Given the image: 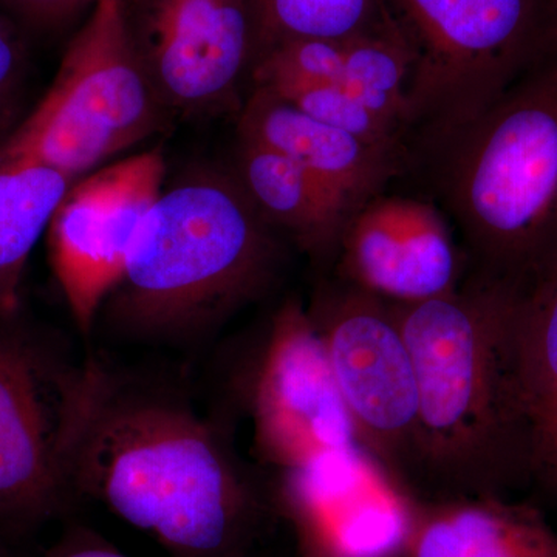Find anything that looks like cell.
I'll return each mask as SVG.
<instances>
[{
	"label": "cell",
	"instance_id": "ffe728a7",
	"mask_svg": "<svg viewBox=\"0 0 557 557\" xmlns=\"http://www.w3.org/2000/svg\"><path fill=\"white\" fill-rule=\"evenodd\" d=\"M376 0H258L255 40L263 49L287 39H344L372 21Z\"/></svg>",
	"mask_w": 557,
	"mask_h": 557
},
{
	"label": "cell",
	"instance_id": "484cf974",
	"mask_svg": "<svg viewBox=\"0 0 557 557\" xmlns=\"http://www.w3.org/2000/svg\"><path fill=\"white\" fill-rule=\"evenodd\" d=\"M293 528L298 539V557H341L310 528L302 525H293Z\"/></svg>",
	"mask_w": 557,
	"mask_h": 557
},
{
	"label": "cell",
	"instance_id": "d4e9b609",
	"mask_svg": "<svg viewBox=\"0 0 557 557\" xmlns=\"http://www.w3.org/2000/svg\"><path fill=\"white\" fill-rule=\"evenodd\" d=\"M531 467L545 472V475L557 483V421L534 448Z\"/></svg>",
	"mask_w": 557,
	"mask_h": 557
},
{
	"label": "cell",
	"instance_id": "cb8c5ba5",
	"mask_svg": "<svg viewBox=\"0 0 557 557\" xmlns=\"http://www.w3.org/2000/svg\"><path fill=\"white\" fill-rule=\"evenodd\" d=\"M46 557H129L94 531L73 530Z\"/></svg>",
	"mask_w": 557,
	"mask_h": 557
},
{
	"label": "cell",
	"instance_id": "2e32d148",
	"mask_svg": "<svg viewBox=\"0 0 557 557\" xmlns=\"http://www.w3.org/2000/svg\"><path fill=\"white\" fill-rule=\"evenodd\" d=\"M237 178L270 226L285 231L313 258L338 251L350 215L298 163L260 143L240 139Z\"/></svg>",
	"mask_w": 557,
	"mask_h": 557
},
{
	"label": "cell",
	"instance_id": "6da1fadb",
	"mask_svg": "<svg viewBox=\"0 0 557 557\" xmlns=\"http://www.w3.org/2000/svg\"><path fill=\"white\" fill-rule=\"evenodd\" d=\"M69 483L171 557H248L265 520L259 486L214 424L94 359L70 435Z\"/></svg>",
	"mask_w": 557,
	"mask_h": 557
},
{
	"label": "cell",
	"instance_id": "d6986e66",
	"mask_svg": "<svg viewBox=\"0 0 557 557\" xmlns=\"http://www.w3.org/2000/svg\"><path fill=\"white\" fill-rule=\"evenodd\" d=\"M410 67L412 53L408 44L380 9V20L370 21L362 30L346 38L341 86L381 119L405 131Z\"/></svg>",
	"mask_w": 557,
	"mask_h": 557
},
{
	"label": "cell",
	"instance_id": "7a4b0ae2",
	"mask_svg": "<svg viewBox=\"0 0 557 557\" xmlns=\"http://www.w3.org/2000/svg\"><path fill=\"white\" fill-rule=\"evenodd\" d=\"M519 285L474 273L420 302H388L408 343L420 416L416 482L437 497H500L530 465L512 370Z\"/></svg>",
	"mask_w": 557,
	"mask_h": 557
},
{
	"label": "cell",
	"instance_id": "30bf717a",
	"mask_svg": "<svg viewBox=\"0 0 557 557\" xmlns=\"http://www.w3.org/2000/svg\"><path fill=\"white\" fill-rule=\"evenodd\" d=\"M164 177L163 152L146 150L73 182L54 211L47 230L50 262L84 335L123 276L139 222Z\"/></svg>",
	"mask_w": 557,
	"mask_h": 557
},
{
	"label": "cell",
	"instance_id": "9a60e30c",
	"mask_svg": "<svg viewBox=\"0 0 557 557\" xmlns=\"http://www.w3.org/2000/svg\"><path fill=\"white\" fill-rule=\"evenodd\" d=\"M401 557H557V533L502 497H435L416 502Z\"/></svg>",
	"mask_w": 557,
	"mask_h": 557
},
{
	"label": "cell",
	"instance_id": "52a82bcc",
	"mask_svg": "<svg viewBox=\"0 0 557 557\" xmlns=\"http://www.w3.org/2000/svg\"><path fill=\"white\" fill-rule=\"evenodd\" d=\"M87 380L20 317H0V533L30 528L69 496V446Z\"/></svg>",
	"mask_w": 557,
	"mask_h": 557
},
{
	"label": "cell",
	"instance_id": "603a6c76",
	"mask_svg": "<svg viewBox=\"0 0 557 557\" xmlns=\"http://www.w3.org/2000/svg\"><path fill=\"white\" fill-rule=\"evenodd\" d=\"M98 0H0V7L33 27L50 28Z\"/></svg>",
	"mask_w": 557,
	"mask_h": 557
},
{
	"label": "cell",
	"instance_id": "4316f807",
	"mask_svg": "<svg viewBox=\"0 0 557 557\" xmlns=\"http://www.w3.org/2000/svg\"><path fill=\"white\" fill-rule=\"evenodd\" d=\"M255 2H258V0H251V9H252V3Z\"/></svg>",
	"mask_w": 557,
	"mask_h": 557
},
{
	"label": "cell",
	"instance_id": "e0dca14e",
	"mask_svg": "<svg viewBox=\"0 0 557 557\" xmlns=\"http://www.w3.org/2000/svg\"><path fill=\"white\" fill-rule=\"evenodd\" d=\"M520 293L511 329L512 370L530 465L537 443L557 421V259Z\"/></svg>",
	"mask_w": 557,
	"mask_h": 557
},
{
	"label": "cell",
	"instance_id": "3957f363",
	"mask_svg": "<svg viewBox=\"0 0 557 557\" xmlns=\"http://www.w3.org/2000/svg\"><path fill=\"white\" fill-rule=\"evenodd\" d=\"M277 263L276 237L237 175L190 172L139 222L100 313L127 338L196 339L259 298Z\"/></svg>",
	"mask_w": 557,
	"mask_h": 557
},
{
	"label": "cell",
	"instance_id": "83f0119b",
	"mask_svg": "<svg viewBox=\"0 0 557 557\" xmlns=\"http://www.w3.org/2000/svg\"><path fill=\"white\" fill-rule=\"evenodd\" d=\"M0 557H7V556H3L2 553H0Z\"/></svg>",
	"mask_w": 557,
	"mask_h": 557
},
{
	"label": "cell",
	"instance_id": "5bb4252c",
	"mask_svg": "<svg viewBox=\"0 0 557 557\" xmlns=\"http://www.w3.org/2000/svg\"><path fill=\"white\" fill-rule=\"evenodd\" d=\"M239 132L240 139L269 146L298 163L338 200L350 219L380 196L405 160V149L370 145L311 119L260 86L242 110Z\"/></svg>",
	"mask_w": 557,
	"mask_h": 557
},
{
	"label": "cell",
	"instance_id": "ba28073f",
	"mask_svg": "<svg viewBox=\"0 0 557 557\" xmlns=\"http://www.w3.org/2000/svg\"><path fill=\"white\" fill-rule=\"evenodd\" d=\"M307 309L359 443L410 487L420 394L412 355L387 300L341 281L319 288Z\"/></svg>",
	"mask_w": 557,
	"mask_h": 557
},
{
	"label": "cell",
	"instance_id": "4fadbf2b",
	"mask_svg": "<svg viewBox=\"0 0 557 557\" xmlns=\"http://www.w3.org/2000/svg\"><path fill=\"white\" fill-rule=\"evenodd\" d=\"M336 252L341 281L388 302L437 298L461 282L448 222L428 201L375 197L348 220Z\"/></svg>",
	"mask_w": 557,
	"mask_h": 557
},
{
	"label": "cell",
	"instance_id": "7c38bea8",
	"mask_svg": "<svg viewBox=\"0 0 557 557\" xmlns=\"http://www.w3.org/2000/svg\"><path fill=\"white\" fill-rule=\"evenodd\" d=\"M277 496L292 525L341 557H401L417 502L362 446L284 472Z\"/></svg>",
	"mask_w": 557,
	"mask_h": 557
},
{
	"label": "cell",
	"instance_id": "9c48e42d",
	"mask_svg": "<svg viewBox=\"0 0 557 557\" xmlns=\"http://www.w3.org/2000/svg\"><path fill=\"white\" fill-rule=\"evenodd\" d=\"M245 384L255 449L278 474L359 448L309 309L288 299L256 348Z\"/></svg>",
	"mask_w": 557,
	"mask_h": 557
},
{
	"label": "cell",
	"instance_id": "277c9868",
	"mask_svg": "<svg viewBox=\"0 0 557 557\" xmlns=\"http://www.w3.org/2000/svg\"><path fill=\"white\" fill-rule=\"evenodd\" d=\"M475 273L518 285L557 259V72L426 141Z\"/></svg>",
	"mask_w": 557,
	"mask_h": 557
},
{
	"label": "cell",
	"instance_id": "7402d4cb",
	"mask_svg": "<svg viewBox=\"0 0 557 557\" xmlns=\"http://www.w3.org/2000/svg\"><path fill=\"white\" fill-rule=\"evenodd\" d=\"M27 54L20 33L0 11V139L13 129L24 86Z\"/></svg>",
	"mask_w": 557,
	"mask_h": 557
},
{
	"label": "cell",
	"instance_id": "ac0fdd59",
	"mask_svg": "<svg viewBox=\"0 0 557 557\" xmlns=\"http://www.w3.org/2000/svg\"><path fill=\"white\" fill-rule=\"evenodd\" d=\"M72 183L50 168L0 161V317L20 310L25 265Z\"/></svg>",
	"mask_w": 557,
	"mask_h": 557
},
{
	"label": "cell",
	"instance_id": "8fae6325",
	"mask_svg": "<svg viewBox=\"0 0 557 557\" xmlns=\"http://www.w3.org/2000/svg\"><path fill=\"white\" fill-rule=\"evenodd\" d=\"M132 47L166 110L233 100L255 46L251 0H120Z\"/></svg>",
	"mask_w": 557,
	"mask_h": 557
},
{
	"label": "cell",
	"instance_id": "8992f818",
	"mask_svg": "<svg viewBox=\"0 0 557 557\" xmlns=\"http://www.w3.org/2000/svg\"><path fill=\"white\" fill-rule=\"evenodd\" d=\"M412 53L408 127L424 143L458 129L509 91L533 30V0H376Z\"/></svg>",
	"mask_w": 557,
	"mask_h": 557
},
{
	"label": "cell",
	"instance_id": "44dd1931",
	"mask_svg": "<svg viewBox=\"0 0 557 557\" xmlns=\"http://www.w3.org/2000/svg\"><path fill=\"white\" fill-rule=\"evenodd\" d=\"M260 87L273 91L311 119L346 131L370 145L405 149L401 145L403 129L366 108L341 84L282 83Z\"/></svg>",
	"mask_w": 557,
	"mask_h": 557
},
{
	"label": "cell",
	"instance_id": "f1b7e54d",
	"mask_svg": "<svg viewBox=\"0 0 557 557\" xmlns=\"http://www.w3.org/2000/svg\"><path fill=\"white\" fill-rule=\"evenodd\" d=\"M556 72H557V65H556Z\"/></svg>",
	"mask_w": 557,
	"mask_h": 557
},
{
	"label": "cell",
	"instance_id": "5b68a950",
	"mask_svg": "<svg viewBox=\"0 0 557 557\" xmlns=\"http://www.w3.org/2000/svg\"><path fill=\"white\" fill-rule=\"evenodd\" d=\"M166 112L132 47L120 0H98L42 100L0 139V161L50 168L75 182L159 132Z\"/></svg>",
	"mask_w": 557,
	"mask_h": 557
}]
</instances>
